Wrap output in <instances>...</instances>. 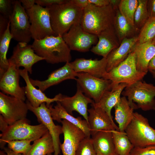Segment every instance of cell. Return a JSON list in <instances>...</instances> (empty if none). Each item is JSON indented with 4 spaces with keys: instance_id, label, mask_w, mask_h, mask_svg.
<instances>
[{
    "instance_id": "cell-44",
    "label": "cell",
    "mask_w": 155,
    "mask_h": 155,
    "mask_svg": "<svg viewBox=\"0 0 155 155\" xmlns=\"http://www.w3.org/2000/svg\"><path fill=\"white\" fill-rule=\"evenodd\" d=\"M22 7L26 11L31 8L35 3V0H20Z\"/></svg>"
},
{
    "instance_id": "cell-18",
    "label": "cell",
    "mask_w": 155,
    "mask_h": 155,
    "mask_svg": "<svg viewBox=\"0 0 155 155\" xmlns=\"http://www.w3.org/2000/svg\"><path fill=\"white\" fill-rule=\"evenodd\" d=\"M91 106L88 109V123L91 135L101 131H119L118 127L105 111L100 108Z\"/></svg>"
},
{
    "instance_id": "cell-38",
    "label": "cell",
    "mask_w": 155,
    "mask_h": 155,
    "mask_svg": "<svg viewBox=\"0 0 155 155\" xmlns=\"http://www.w3.org/2000/svg\"><path fill=\"white\" fill-rule=\"evenodd\" d=\"M15 1L0 0V15L9 20L13 12Z\"/></svg>"
},
{
    "instance_id": "cell-52",
    "label": "cell",
    "mask_w": 155,
    "mask_h": 155,
    "mask_svg": "<svg viewBox=\"0 0 155 155\" xmlns=\"http://www.w3.org/2000/svg\"><path fill=\"white\" fill-rule=\"evenodd\" d=\"M151 42L153 45L155 46V37L152 40Z\"/></svg>"
},
{
    "instance_id": "cell-54",
    "label": "cell",
    "mask_w": 155,
    "mask_h": 155,
    "mask_svg": "<svg viewBox=\"0 0 155 155\" xmlns=\"http://www.w3.org/2000/svg\"><path fill=\"white\" fill-rule=\"evenodd\" d=\"M47 155H53L52 154H48Z\"/></svg>"
},
{
    "instance_id": "cell-29",
    "label": "cell",
    "mask_w": 155,
    "mask_h": 155,
    "mask_svg": "<svg viewBox=\"0 0 155 155\" xmlns=\"http://www.w3.org/2000/svg\"><path fill=\"white\" fill-rule=\"evenodd\" d=\"M115 11L113 26L120 44L125 38L138 36L140 31L128 21L118 9Z\"/></svg>"
},
{
    "instance_id": "cell-24",
    "label": "cell",
    "mask_w": 155,
    "mask_h": 155,
    "mask_svg": "<svg viewBox=\"0 0 155 155\" xmlns=\"http://www.w3.org/2000/svg\"><path fill=\"white\" fill-rule=\"evenodd\" d=\"M150 40L140 43L137 42L133 47L137 68L139 72L146 75L148 71V65L155 55V46Z\"/></svg>"
},
{
    "instance_id": "cell-30",
    "label": "cell",
    "mask_w": 155,
    "mask_h": 155,
    "mask_svg": "<svg viewBox=\"0 0 155 155\" xmlns=\"http://www.w3.org/2000/svg\"><path fill=\"white\" fill-rule=\"evenodd\" d=\"M54 152L53 140L49 131L34 141L30 150L24 155H47Z\"/></svg>"
},
{
    "instance_id": "cell-2",
    "label": "cell",
    "mask_w": 155,
    "mask_h": 155,
    "mask_svg": "<svg viewBox=\"0 0 155 155\" xmlns=\"http://www.w3.org/2000/svg\"><path fill=\"white\" fill-rule=\"evenodd\" d=\"M32 46L35 53L48 63H66L71 60V50L61 36L51 35L34 40Z\"/></svg>"
},
{
    "instance_id": "cell-16",
    "label": "cell",
    "mask_w": 155,
    "mask_h": 155,
    "mask_svg": "<svg viewBox=\"0 0 155 155\" xmlns=\"http://www.w3.org/2000/svg\"><path fill=\"white\" fill-rule=\"evenodd\" d=\"M19 69L9 63L7 70L0 78V89L3 93L24 101L26 99L25 87L20 85Z\"/></svg>"
},
{
    "instance_id": "cell-27",
    "label": "cell",
    "mask_w": 155,
    "mask_h": 155,
    "mask_svg": "<svg viewBox=\"0 0 155 155\" xmlns=\"http://www.w3.org/2000/svg\"><path fill=\"white\" fill-rule=\"evenodd\" d=\"M96 153L102 155H113L115 147L111 131H101L97 132L91 138Z\"/></svg>"
},
{
    "instance_id": "cell-53",
    "label": "cell",
    "mask_w": 155,
    "mask_h": 155,
    "mask_svg": "<svg viewBox=\"0 0 155 155\" xmlns=\"http://www.w3.org/2000/svg\"><path fill=\"white\" fill-rule=\"evenodd\" d=\"M96 155H102V154H100V153H96Z\"/></svg>"
},
{
    "instance_id": "cell-12",
    "label": "cell",
    "mask_w": 155,
    "mask_h": 155,
    "mask_svg": "<svg viewBox=\"0 0 155 155\" xmlns=\"http://www.w3.org/2000/svg\"><path fill=\"white\" fill-rule=\"evenodd\" d=\"M28 110L24 101L0 92V113L9 125L26 119Z\"/></svg>"
},
{
    "instance_id": "cell-46",
    "label": "cell",
    "mask_w": 155,
    "mask_h": 155,
    "mask_svg": "<svg viewBox=\"0 0 155 155\" xmlns=\"http://www.w3.org/2000/svg\"><path fill=\"white\" fill-rule=\"evenodd\" d=\"M9 125L3 117L0 115V130L2 133L4 132L9 127Z\"/></svg>"
},
{
    "instance_id": "cell-19",
    "label": "cell",
    "mask_w": 155,
    "mask_h": 155,
    "mask_svg": "<svg viewBox=\"0 0 155 155\" xmlns=\"http://www.w3.org/2000/svg\"><path fill=\"white\" fill-rule=\"evenodd\" d=\"M77 74V73L73 69L70 62H67L62 67L51 72L47 78L45 80L40 81L30 78V79L33 86H38L43 92L49 87L58 84L65 80H76Z\"/></svg>"
},
{
    "instance_id": "cell-26",
    "label": "cell",
    "mask_w": 155,
    "mask_h": 155,
    "mask_svg": "<svg viewBox=\"0 0 155 155\" xmlns=\"http://www.w3.org/2000/svg\"><path fill=\"white\" fill-rule=\"evenodd\" d=\"M127 86L126 84L122 83L113 86L111 90L104 93L98 103L94 102L91 105L102 108L113 119L111 110L119 101L122 92Z\"/></svg>"
},
{
    "instance_id": "cell-40",
    "label": "cell",
    "mask_w": 155,
    "mask_h": 155,
    "mask_svg": "<svg viewBox=\"0 0 155 155\" xmlns=\"http://www.w3.org/2000/svg\"><path fill=\"white\" fill-rule=\"evenodd\" d=\"M69 0H35V3L42 7L60 5L67 2Z\"/></svg>"
},
{
    "instance_id": "cell-55",
    "label": "cell",
    "mask_w": 155,
    "mask_h": 155,
    "mask_svg": "<svg viewBox=\"0 0 155 155\" xmlns=\"http://www.w3.org/2000/svg\"><path fill=\"white\" fill-rule=\"evenodd\" d=\"M113 155H117V154H115Z\"/></svg>"
},
{
    "instance_id": "cell-10",
    "label": "cell",
    "mask_w": 155,
    "mask_h": 155,
    "mask_svg": "<svg viewBox=\"0 0 155 155\" xmlns=\"http://www.w3.org/2000/svg\"><path fill=\"white\" fill-rule=\"evenodd\" d=\"M77 86L87 96L98 103L104 93L111 90L113 85L110 80L97 78L84 72L77 73Z\"/></svg>"
},
{
    "instance_id": "cell-14",
    "label": "cell",
    "mask_w": 155,
    "mask_h": 155,
    "mask_svg": "<svg viewBox=\"0 0 155 155\" xmlns=\"http://www.w3.org/2000/svg\"><path fill=\"white\" fill-rule=\"evenodd\" d=\"M9 63L17 67H22L31 74L32 66L37 62L44 59L36 54L32 45L18 43L13 47L12 55L8 59Z\"/></svg>"
},
{
    "instance_id": "cell-39",
    "label": "cell",
    "mask_w": 155,
    "mask_h": 155,
    "mask_svg": "<svg viewBox=\"0 0 155 155\" xmlns=\"http://www.w3.org/2000/svg\"><path fill=\"white\" fill-rule=\"evenodd\" d=\"M129 155H155V145L145 147H134Z\"/></svg>"
},
{
    "instance_id": "cell-11",
    "label": "cell",
    "mask_w": 155,
    "mask_h": 155,
    "mask_svg": "<svg viewBox=\"0 0 155 155\" xmlns=\"http://www.w3.org/2000/svg\"><path fill=\"white\" fill-rule=\"evenodd\" d=\"M62 37L71 50L82 52L88 51L98 41L97 35L84 31L80 24L72 26Z\"/></svg>"
},
{
    "instance_id": "cell-34",
    "label": "cell",
    "mask_w": 155,
    "mask_h": 155,
    "mask_svg": "<svg viewBox=\"0 0 155 155\" xmlns=\"http://www.w3.org/2000/svg\"><path fill=\"white\" fill-rule=\"evenodd\" d=\"M147 1L148 0H138V5L134 16V25L140 31L149 18Z\"/></svg>"
},
{
    "instance_id": "cell-49",
    "label": "cell",
    "mask_w": 155,
    "mask_h": 155,
    "mask_svg": "<svg viewBox=\"0 0 155 155\" xmlns=\"http://www.w3.org/2000/svg\"><path fill=\"white\" fill-rule=\"evenodd\" d=\"M3 149L5 152L7 153V155H23L22 154L14 152L8 147H5Z\"/></svg>"
},
{
    "instance_id": "cell-31",
    "label": "cell",
    "mask_w": 155,
    "mask_h": 155,
    "mask_svg": "<svg viewBox=\"0 0 155 155\" xmlns=\"http://www.w3.org/2000/svg\"><path fill=\"white\" fill-rule=\"evenodd\" d=\"M12 38L10 30V21L5 31L0 37V78L7 70L9 65L7 54Z\"/></svg>"
},
{
    "instance_id": "cell-35",
    "label": "cell",
    "mask_w": 155,
    "mask_h": 155,
    "mask_svg": "<svg viewBox=\"0 0 155 155\" xmlns=\"http://www.w3.org/2000/svg\"><path fill=\"white\" fill-rule=\"evenodd\" d=\"M155 37V17L149 18L140 31L137 42L142 43Z\"/></svg>"
},
{
    "instance_id": "cell-22",
    "label": "cell",
    "mask_w": 155,
    "mask_h": 155,
    "mask_svg": "<svg viewBox=\"0 0 155 155\" xmlns=\"http://www.w3.org/2000/svg\"><path fill=\"white\" fill-rule=\"evenodd\" d=\"M98 41L90 51L94 54L106 58L120 43L113 26L102 32L97 35Z\"/></svg>"
},
{
    "instance_id": "cell-1",
    "label": "cell",
    "mask_w": 155,
    "mask_h": 155,
    "mask_svg": "<svg viewBox=\"0 0 155 155\" xmlns=\"http://www.w3.org/2000/svg\"><path fill=\"white\" fill-rule=\"evenodd\" d=\"M115 14L110 4L98 7L89 2L83 9L80 24L84 31L97 35L113 26Z\"/></svg>"
},
{
    "instance_id": "cell-4",
    "label": "cell",
    "mask_w": 155,
    "mask_h": 155,
    "mask_svg": "<svg viewBox=\"0 0 155 155\" xmlns=\"http://www.w3.org/2000/svg\"><path fill=\"white\" fill-rule=\"evenodd\" d=\"M134 109L155 110V86L141 80L127 86L121 93Z\"/></svg>"
},
{
    "instance_id": "cell-51",
    "label": "cell",
    "mask_w": 155,
    "mask_h": 155,
    "mask_svg": "<svg viewBox=\"0 0 155 155\" xmlns=\"http://www.w3.org/2000/svg\"><path fill=\"white\" fill-rule=\"evenodd\" d=\"M0 155H7V153L4 151L0 150Z\"/></svg>"
},
{
    "instance_id": "cell-28",
    "label": "cell",
    "mask_w": 155,
    "mask_h": 155,
    "mask_svg": "<svg viewBox=\"0 0 155 155\" xmlns=\"http://www.w3.org/2000/svg\"><path fill=\"white\" fill-rule=\"evenodd\" d=\"M115 119L118 124L119 131L125 132L133 116L134 109L130 105L127 98L123 96L114 106Z\"/></svg>"
},
{
    "instance_id": "cell-37",
    "label": "cell",
    "mask_w": 155,
    "mask_h": 155,
    "mask_svg": "<svg viewBox=\"0 0 155 155\" xmlns=\"http://www.w3.org/2000/svg\"><path fill=\"white\" fill-rule=\"evenodd\" d=\"M90 137H86L80 143L75 155H96Z\"/></svg>"
},
{
    "instance_id": "cell-3",
    "label": "cell",
    "mask_w": 155,
    "mask_h": 155,
    "mask_svg": "<svg viewBox=\"0 0 155 155\" xmlns=\"http://www.w3.org/2000/svg\"><path fill=\"white\" fill-rule=\"evenodd\" d=\"M49 9L51 27L55 36H62L73 25L80 24L83 9L67 3L46 7Z\"/></svg>"
},
{
    "instance_id": "cell-50",
    "label": "cell",
    "mask_w": 155,
    "mask_h": 155,
    "mask_svg": "<svg viewBox=\"0 0 155 155\" xmlns=\"http://www.w3.org/2000/svg\"><path fill=\"white\" fill-rule=\"evenodd\" d=\"M149 71L152 75L153 77L155 78V71L152 70H150Z\"/></svg>"
},
{
    "instance_id": "cell-25",
    "label": "cell",
    "mask_w": 155,
    "mask_h": 155,
    "mask_svg": "<svg viewBox=\"0 0 155 155\" xmlns=\"http://www.w3.org/2000/svg\"><path fill=\"white\" fill-rule=\"evenodd\" d=\"M56 102V104L54 107L51 104L49 107L53 120L61 123L62 120L65 119L80 128L87 137H90V130L87 121L85 119H82L80 117L75 118L69 114L59 101Z\"/></svg>"
},
{
    "instance_id": "cell-17",
    "label": "cell",
    "mask_w": 155,
    "mask_h": 155,
    "mask_svg": "<svg viewBox=\"0 0 155 155\" xmlns=\"http://www.w3.org/2000/svg\"><path fill=\"white\" fill-rule=\"evenodd\" d=\"M66 111L73 115V112L75 111L82 115L88 122V106L94 102L92 99L84 95L80 88L77 86L75 94L71 97L64 95L60 93L58 101Z\"/></svg>"
},
{
    "instance_id": "cell-41",
    "label": "cell",
    "mask_w": 155,
    "mask_h": 155,
    "mask_svg": "<svg viewBox=\"0 0 155 155\" xmlns=\"http://www.w3.org/2000/svg\"><path fill=\"white\" fill-rule=\"evenodd\" d=\"M9 20L0 15V37L3 34L7 27Z\"/></svg>"
},
{
    "instance_id": "cell-5",
    "label": "cell",
    "mask_w": 155,
    "mask_h": 155,
    "mask_svg": "<svg viewBox=\"0 0 155 155\" xmlns=\"http://www.w3.org/2000/svg\"><path fill=\"white\" fill-rule=\"evenodd\" d=\"M48 132L47 128L42 124L30 125V121L26 118L19 120L9 125L4 132L0 134V148L3 149L6 142L9 141L28 140L34 141Z\"/></svg>"
},
{
    "instance_id": "cell-7",
    "label": "cell",
    "mask_w": 155,
    "mask_h": 155,
    "mask_svg": "<svg viewBox=\"0 0 155 155\" xmlns=\"http://www.w3.org/2000/svg\"><path fill=\"white\" fill-rule=\"evenodd\" d=\"M145 75L137 70L135 53L132 51L119 65L107 72L103 78L110 80L113 86L122 83L128 86L142 80Z\"/></svg>"
},
{
    "instance_id": "cell-47",
    "label": "cell",
    "mask_w": 155,
    "mask_h": 155,
    "mask_svg": "<svg viewBox=\"0 0 155 155\" xmlns=\"http://www.w3.org/2000/svg\"><path fill=\"white\" fill-rule=\"evenodd\" d=\"M110 4L115 10L118 9L121 0H109Z\"/></svg>"
},
{
    "instance_id": "cell-20",
    "label": "cell",
    "mask_w": 155,
    "mask_h": 155,
    "mask_svg": "<svg viewBox=\"0 0 155 155\" xmlns=\"http://www.w3.org/2000/svg\"><path fill=\"white\" fill-rule=\"evenodd\" d=\"M19 73L20 76L23 78L26 83V86L24 87L26 97L32 106L38 107L42 103L45 102L49 108L51 103L59 100L60 93L53 98L48 97L43 92L36 88L31 83L27 70L24 69H20Z\"/></svg>"
},
{
    "instance_id": "cell-36",
    "label": "cell",
    "mask_w": 155,
    "mask_h": 155,
    "mask_svg": "<svg viewBox=\"0 0 155 155\" xmlns=\"http://www.w3.org/2000/svg\"><path fill=\"white\" fill-rule=\"evenodd\" d=\"M31 140H13L7 141L8 147L14 152L25 155L31 148Z\"/></svg>"
},
{
    "instance_id": "cell-13",
    "label": "cell",
    "mask_w": 155,
    "mask_h": 155,
    "mask_svg": "<svg viewBox=\"0 0 155 155\" xmlns=\"http://www.w3.org/2000/svg\"><path fill=\"white\" fill-rule=\"evenodd\" d=\"M26 103L28 110L35 115L40 123L42 124L46 127L51 135L53 141L54 155H59L61 144L59 137L60 135L63 133L62 126L55 124L51 115L50 110L47 107L46 103H42L37 108L32 106L27 100Z\"/></svg>"
},
{
    "instance_id": "cell-42",
    "label": "cell",
    "mask_w": 155,
    "mask_h": 155,
    "mask_svg": "<svg viewBox=\"0 0 155 155\" xmlns=\"http://www.w3.org/2000/svg\"><path fill=\"white\" fill-rule=\"evenodd\" d=\"M147 6L149 18L155 17V0H148Z\"/></svg>"
},
{
    "instance_id": "cell-43",
    "label": "cell",
    "mask_w": 155,
    "mask_h": 155,
    "mask_svg": "<svg viewBox=\"0 0 155 155\" xmlns=\"http://www.w3.org/2000/svg\"><path fill=\"white\" fill-rule=\"evenodd\" d=\"M70 1L77 7L84 9L88 5V0H70Z\"/></svg>"
},
{
    "instance_id": "cell-45",
    "label": "cell",
    "mask_w": 155,
    "mask_h": 155,
    "mask_svg": "<svg viewBox=\"0 0 155 155\" xmlns=\"http://www.w3.org/2000/svg\"><path fill=\"white\" fill-rule=\"evenodd\" d=\"M89 2L98 7H102L110 4L109 0H88Z\"/></svg>"
},
{
    "instance_id": "cell-15",
    "label": "cell",
    "mask_w": 155,
    "mask_h": 155,
    "mask_svg": "<svg viewBox=\"0 0 155 155\" xmlns=\"http://www.w3.org/2000/svg\"><path fill=\"white\" fill-rule=\"evenodd\" d=\"M62 125L64 141L60 148L63 155H75L81 142L86 136L80 128L65 120H62Z\"/></svg>"
},
{
    "instance_id": "cell-8",
    "label": "cell",
    "mask_w": 155,
    "mask_h": 155,
    "mask_svg": "<svg viewBox=\"0 0 155 155\" xmlns=\"http://www.w3.org/2000/svg\"><path fill=\"white\" fill-rule=\"evenodd\" d=\"M26 11L30 24L32 38L34 40L42 39L47 36H55L47 7L35 4Z\"/></svg>"
},
{
    "instance_id": "cell-6",
    "label": "cell",
    "mask_w": 155,
    "mask_h": 155,
    "mask_svg": "<svg viewBox=\"0 0 155 155\" xmlns=\"http://www.w3.org/2000/svg\"><path fill=\"white\" fill-rule=\"evenodd\" d=\"M125 132L134 147L155 145V130L150 126L147 118L137 112L134 113Z\"/></svg>"
},
{
    "instance_id": "cell-33",
    "label": "cell",
    "mask_w": 155,
    "mask_h": 155,
    "mask_svg": "<svg viewBox=\"0 0 155 155\" xmlns=\"http://www.w3.org/2000/svg\"><path fill=\"white\" fill-rule=\"evenodd\" d=\"M138 5V0H121L119 6L121 13L134 26V15Z\"/></svg>"
},
{
    "instance_id": "cell-23",
    "label": "cell",
    "mask_w": 155,
    "mask_h": 155,
    "mask_svg": "<svg viewBox=\"0 0 155 155\" xmlns=\"http://www.w3.org/2000/svg\"><path fill=\"white\" fill-rule=\"evenodd\" d=\"M138 41V36L124 39L119 46L113 50L106 57L107 72L117 67L133 51L134 46Z\"/></svg>"
},
{
    "instance_id": "cell-48",
    "label": "cell",
    "mask_w": 155,
    "mask_h": 155,
    "mask_svg": "<svg viewBox=\"0 0 155 155\" xmlns=\"http://www.w3.org/2000/svg\"><path fill=\"white\" fill-rule=\"evenodd\" d=\"M148 71H155V55L150 61L148 65Z\"/></svg>"
},
{
    "instance_id": "cell-32",
    "label": "cell",
    "mask_w": 155,
    "mask_h": 155,
    "mask_svg": "<svg viewBox=\"0 0 155 155\" xmlns=\"http://www.w3.org/2000/svg\"><path fill=\"white\" fill-rule=\"evenodd\" d=\"M112 131L115 154L117 155H129L134 147L125 132L116 130Z\"/></svg>"
},
{
    "instance_id": "cell-21",
    "label": "cell",
    "mask_w": 155,
    "mask_h": 155,
    "mask_svg": "<svg viewBox=\"0 0 155 155\" xmlns=\"http://www.w3.org/2000/svg\"><path fill=\"white\" fill-rule=\"evenodd\" d=\"M70 63L76 73L84 72L97 78H103L107 73L106 58L103 57L100 60L78 58Z\"/></svg>"
},
{
    "instance_id": "cell-9",
    "label": "cell",
    "mask_w": 155,
    "mask_h": 155,
    "mask_svg": "<svg viewBox=\"0 0 155 155\" xmlns=\"http://www.w3.org/2000/svg\"><path fill=\"white\" fill-rule=\"evenodd\" d=\"M9 21L12 38L18 43L28 44L32 38L30 24L26 11L19 0L15 1Z\"/></svg>"
}]
</instances>
